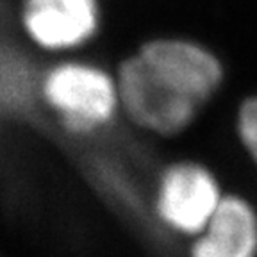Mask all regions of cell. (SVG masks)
I'll return each mask as SVG.
<instances>
[{
	"mask_svg": "<svg viewBox=\"0 0 257 257\" xmlns=\"http://www.w3.org/2000/svg\"><path fill=\"white\" fill-rule=\"evenodd\" d=\"M236 131L241 145L257 168V95L248 96L236 116Z\"/></svg>",
	"mask_w": 257,
	"mask_h": 257,
	"instance_id": "obj_7",
	"label": "cell"
},
{
	"mask_svg": "<svg viewBox=\"0 0 257 257\" xmlns=\"http://www.w3.org/2000/svg\"><path fill=\"white\" fill-rule=\"evenodd\" d=\"M223 197L216 175L207 166L197 161H177L157 177L152 211L163 229L193 239L211 221Z\"/></svg>",
	"mask_w": 257,
	"mask_h": 257,
	"instance_id": "obj_2",
	"label": "cell"
},
{
	"mask_svg": "<svg viewBox=\"0 0 257 257\" xmlns=\"http://www.w3.org/2000/svg\"><path fill=\"white\" fill-rule=\"evenodd\" d=\"M98 0H22L25 38L48 54H70L88 45L100 29Z\"/></svg>",
	"mask_w": 257,
	"mask_h": 257,
	"instance_id": "obj_5",
	"label": "cell"
},
{
	"mask_svg": "<svg viewBox=\"0 0 257 257\" xmlns=\"http://www.w3.org/2000/svg\"><path fill=\"white\" fill-rule=\"evenodd\" d=\"M189 241L188 257H257V209L245 197L225 193L205 229Z\"/></svg>",
	"mask_w": 257,
	"mask_h": 257,
	"instance_id": "obj_6",
	"label": "cell"
},
{
	"mask_svg": "<svg viewBox=\"0 0 257 257\" xmlns=\"http://www.w3.org/2000/svg\"><path fill=\"white\" fill-rule=\"evenodd\" d=\"M138 56L165 84L198 107L220 89L225 70L209 48L184 38H157L138 50Z\"/></svg>",
	"mask_w": 257,
	"mask_h": 257,
	"instance_id": "obj_4",
	"label": "cell"
},
{
	"mask_svg": "<svg viewBox=\"0 0 257 257\" xmlns=\"http://www.w3.org/2000/svg\"><path fill=\"white\" fill-rule=\"evenodd\" d=\"M36 93L73 136L100 133L121 114L116 75L88 61H57L40 75Z\"/></svg>",
	"mask_w": 257,
	"mask_h": 257,
	"instance_id": "obj_1",
	"label": "cell"
},
{
	"mask_svg": "<svg viewBox=\"0 0 257 257\" xmlns=\"http://www.w3.org/2000/svg\"><path fill=\"white\" fill-rule=\"evenodd\" d=\"M120 111L136 127L157 136H177L193 123L198 107L165 84L140 56L133 54L118 64Z\"/></svg>",
	"mask_w": 257,
	"mask_h": 257,
	"instance_id": "obj_3",
	"label": "cell"
}]
</instances>
